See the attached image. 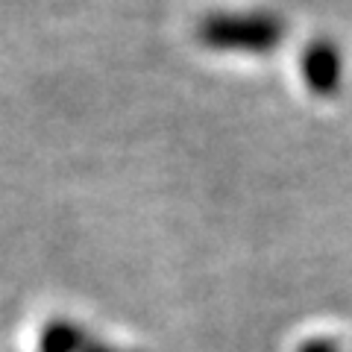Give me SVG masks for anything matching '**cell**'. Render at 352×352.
Here are the masks:
<instances>
[{"instance_id":"obj_3","label":"cell","mask_w":352,"mask_h":352,"mask_svg":"<svg viewBox=\"0 0 352 352\" xmlns=\"http://www.w3.org/2000/svg\"><path fill=\"white\" fill-rule=\"evenodd\" d=\"M38 349L41 352H82L85 349V335L76 323L53 320V323L44 326Z\"/></svg>"},{"instance_id":"obj_5","label":"cell","mask_w":352,"mask_h":352,"mask_svg":"<svg viewBox=\"0 0 352 352\" xmlns=\"http://www.w3.org/2000/svg\"><path fill=\"white\" fill-rule=\"evenodd\" d=\"M82 352H112V349H106V346H85Z\"/></svg>"},{"instance_id":"obj_4","label":"cell","mask_w":352,"mask_h":352,"mask_svg":"<svg viewBox=\"0 0 352 352\" xmlns=\"http://www.w3.org/2000/svg\"><path fill=\"white\" fill-rule=\"evenodd\" d=\"M296 352H346L340 344H335V340H326V338H311V340H302L300 346H296Z\"/></svg>"},{"instance_id":"obj_1","label":"cell","mask_w":352,"mask_h":352,"mask_svg":"<svg viewBox=\"0 0 352 352\" xmlns=\"http://www.w3.org/2000/svg\"><path fill=\"white\" fill-rule=\"evenodd\" d=\"M197 38L220 53L267 56L285 38V24L267 12H214L200 21Z\"/></svg>"},{"instance_id":"obj_2","label":"cell","mask_w":352,"mask_h":352,"mask_svg":"<svg viewBox=\"0 0 352 352\" xmlns=\"http://www.w3.org/2000/svg\"><path fill=\"white\" fill-rule=\"evenodd\" d=\"M300 71L305 85L311 88L317 97H332L340 88V76H344V59L335 41L314 38L300 56Z\"/></svg>"}]
</instances>
